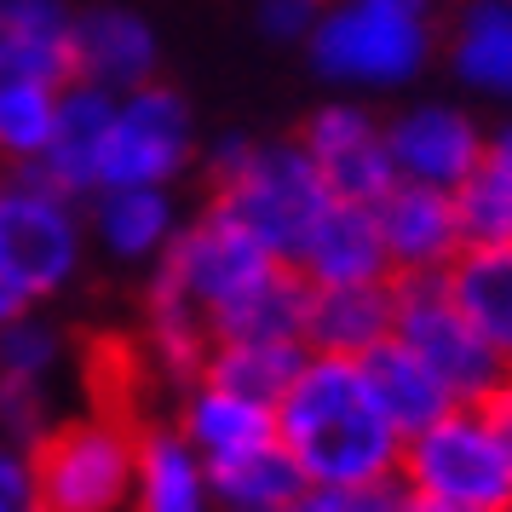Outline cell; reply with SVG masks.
<instances>
[{"instance_id":"obj_15","label":"cell","mask_w":512,"mask_h":512,"mask_svg":"<svg viewBox=\"0 0 512 512\" xmlns=\"http://www.w3.org/2000/svg\"><path fill=\"white\" fill-rule=\"evenodd\" d=\"M311 288H334V282H392L386 265V242L374 225V202H346L334 196L323 219L305 231V242L288 259Z\"/></svg>"},{"instance_id":"obj_6","label":"cell","mask_w":512,"mask_h":512,"mask_svg":"<svg viewBox=\"0 0 512 512\" xmlns=\"http://www.w3.org/2000/svg\"><path fill=\"white\" fill-rule=\"evenodd\" d=\"M133 449L139 426L110 409L52 420L29 443V478L41 512H121L133 495Z\"/></svg>"},{"instance_id":"obj_14","label":"cell","mask_w":512,"mask_h":512,"mask_svg":"<svg viewBox=\"0 0 512 512\" xmlns=\"http://www.w3.org/2000/svg\"><path fill=\"white\" fill-rule=\"evenodd\" d=\"M156 64H162V41L133 6H87L70 18V81L133 93L156 81Z\"/></svg>"},{"instance_id":"obj_22","label":"cell","mask_w":512,"mask_h":512,"mask_svg":"<svg viewBox=\"0 0 512 512\" xmlns=\"http://www.w3.org/2000/svg\"><path fill=\"white\" fill-rule=\"evenodd\" d=\"M70 0H0V75L70 81Z\"/></svg>"},{"instance_id":"obj_23","label":"cell","mask_w":512,"mask_h":512,"mask_svg":"<svg viewBox=\"0 0 512 512\" xmlns=\"http://www.w3.org/2000/svg\"><path fill=\"white\" fill-rule=\"evenodd\" d=\"M363 374H369L380 409L392 415V426L403 432V438H409V432H420V426H432L443 409H455L449 386H443L438 374L426 369V363H420L403 340H380V346L363 357Z\"/></svg>"},{"instance_id":"obj_36","label":"cell","mask_w":512,"mask_h":512,"mask_svg":"<svg viewBox=\"0 0 512 512\" xmlns=\"http://www.w3.org/2000/svg\"><path fill=\"white\" fill-rule=\"evenodd\" d=\"M507 392H512V380H507Z\"/></svg>"},{"instance_id":"obj_21","label":"cell","mask_w":512,"mask_h":512,"mask_svg":"<svg viewBox=\"0 0 512 512\" xmlns=\"http://www.w3.org/2000/svg\"><path fill=\"white\" fill-rule=\"evenodd\" d=\"M449 70L472 98L512 104V0H466L449 41Z\"/></svg>"},{"instance_id":"obj_26","label":"cell","mask_w":512,"mask_h":512,"mask_svg":"<svg viewBox=\"0 0 512 512\" xmlns=\"http://www.w3.org/2000/svg\"><path fill=\"white\" fill-rule=\"evenodd\" d=\"M64 81H29V75H0V162L35 167L52 139Z\"/></svg>"},{"instance_id":"obj_4","label":"cell","mask_w":512,"mask_h":512,"mask_svg":"<svg viewBox=\"0 0 512 512\" xmlns=\"http://www.w3.org/2000/svg\"><path fill=\"white\" fill-rule=\"evenodd\" d=\"M282 271H288V259L271 254L236 213H225L213 202V208L190 213L179 225L167 254L150 265V282L179 294L208 323V334H225Z\"/></svg>"},{"instance_id":"obj_28","label":"cell","mask_w":512,"mask_h":512,"mask_svg":"<svg viewBox=\"0 0 512 512\" xmlns=\"http://www.w3.org/2000/svg\"><path fill=\"white\" fill-rule=\"evenodd\" d=\"M208 478H213L219 512H288L294 495L305 489L300 472H294V461L282 455V443L259 449V455H248V461L219 466V472H208Z\"/></svg>"},{"instance_id":"obj_11","label":"cell","mask_w":512,"mask_h":512,"mask_svg":"<svg viewBox=\"0 0 512 512\" xmlns=\"http://www.w3.org/2000/svg\"><path fill=\"white\" fill-rule=\"evenodd\" d=\"M484 133L489 127H478L466 104L426 98V104H409L386 121V156H392V173L409 185L461 190L484 156Z\"/></svg>"},{"instance_id":"obj_7","label":"cell","mask_w":512,"mask_h":512,"mask_svg":"<svg viewBox=\"0 0 512 512\" xmlns=\"http://www.w3.org/2000/svg\"><path fill=\"white\" fill-rule=\"evenodd\" d=\"M392 340L415 351L438 374L455 403H484L512 380L507 357L472 328L443 277H397L392 282Z\"/></svg>"},{"instance_id":"obj_34","label":"cell","mask_w":512,"mask_h":512,"mask_svg":"<svg viewBox=\"0 0 512 512\" xmlns=\"http://www.w3.org/2000/svg\"><path fill=\"white\" fill-rule=\"evenodd\" d=\"M29 305H35V300L24 294V282H18L12 271H6V265H0V328L12 323V317H24Z\"/></svg>"},{"instance_id":"obj_30","label":"cell","mask_w":512,"mask_h":512,"mask_svg":"<svg viewBox=\"0 0 512 512\" xmlns=\"http://www.w3.org/2000/svg\"><path fill=\"white\" fill-rule=\"evenodd\" d=\"M288 512H403V484H305Z\"/></svg>"},{"instance_id":"obj_10","label":"cell","mask_w":512,"mask_h":512,"mask_svg":"<svg viewBox=\"0 0 512 512\" xmlns=\"http://www.w3.org/2000/svg\"><path fill=\"white\" fill-rule=\"evenodd\" d=\"M374 225H380V242H386L392 282L397 277H443L449 259L466 248L461 202H455V190H438V185L392 179L374 196Z\"/></svg>"},{"instance_id":"obj_25","label":"cell","mask_w":512,"mask_h":512,"mask_svg":"<svg viewBox=\"0 0 512 512\" xmlns=\"http://www.w3.org/2000/svg\"><path fill=\"white\" fill-rule=\"evenodd\" d=\"M208 346H213L208 323H202L179 294H167V288L150 282V294H144V351H150V363H156L167 380L190 386V380L202 374V363H208Z\"/></svg>"},{"instance_id":"obj_1","label":"cell","mask_w":512,"mask_h":512,"mask_svg":"<svg viewBox=\"0 0 512 512\" xmlns=\"http://www.w3.org/2000/svg\"><path fill=\"white\" fill-rule=\"evenodd\" d=\"M277 443L300 484H380L397 478L403 432L380 409L363 357L305 351L277 397Z\"/></svg>"},{"instance_id":"obj_20","label":"cell","mask_w":512,"mask_h":512,"mask_svg":"<svg viewBox=\"0 0 512 512\" xmlns=\"http://www.w3.org/2000/svg\"><path fill=\"white\" fill-rule=\"evenodd\" d=\"M449 294L472 328L507 357L512 369V236H466V248L449 259Z\"/></svg>"},{"instance_id":"obj_27","label":"cell","mask_w":512,"mask_h":512,"mask_svg":"<svg viewBox=\"0 0 512 512\" xmlns=\"http://www.w3.org/2000/svg\"><path fill=\"white\" fill-rule=\"evenodd\" d=\"M466 236H512V121L484 133V156L455 190Z\"/></svg>"},{"instance_id":"obj_33","label":"cell","mask_w":512,"mask_h":512,"mask_svg":"<svg viewBox=\"0 0 512 512\" xmlns=\"http://www.w3.org/2000/svg\"><path fill=\"white\" fill-rule=\"evenodd\" d=\"M0 512H41L35 478H29V449L0 438Z\"/></svg>"},{"instance_id":"obj_5","label":"cell","mask_w":512,"mask_h":512,"mask_svg":"<svg viewBox=\"0 0 512 512\" xmlns=\"http://www.w3.org/2000/svg\"><path fill=\"white\" fill-rule=\"evenodd\" d=\"M397 484L409 495L455 501L466 512H512V443L489 409V397L455 403L432 426L409 432Z\"/></svg>"},{"instance_id":"obj_19","label":"cell","mask_w":512,"mask_h":512,"mask_svg":"<svg viewBox=\"0 0 512 512\" xmlns=\"http://www.w3.org/2000/svg\"><path fill=\"white\" fill-rule=\"evenodd\" d=\"M127 507L133 512H219L208 466L196 461V449L173 426H139Z\"/></svg>"},{"instance_id":"obj_9","label":"cell","mask_w":512,"mask_h":512,"mask_svg":"<svg viewBox=\"0 0 512 512\" xmlns=\"http://www.w3.org/2000/svg\"><path fill=\"white\" fill-rule=\"evenodd\" d=\"M196 162V116L179 87L144 81L116 93L110 133L98 150V190L104 185H179Z\"/></svg>"},{"instance_id":"obj_35","label":"cell","mask_w":512,"mask_h":512,"mask_svg":"<svg viewBox=\"0 0 512 512\" xmlns=\"http://www.w3.org/2000/svg\"><path fill=\"white\" fill-rule=\"evenodd\" d=\"M403 512H466V507H455V501H432V495H409V489H403Z\"/></svg>"},{"instance_id":"obj_32","label":"cell","mask_w":512,"mask_h":512,"mask_svg":"<svg viewBox=\"0 0 512 512\" xmlns=\"http://www.w3.org/2000/svg\"><path fill=\"white\" fill-rule=\"evenodd\" d=\"M328 0H254V24L265 41H311Z\"/></svg>"},{"instance_id":"obj_16","label":"cell","mask_w":512,"mask_h":512,"mask_svg":"<svg viewBox=\"0 0 512 512\" xmlns=\"http://www.w3.org/2000/svg\"><path fill=\"white\" fill-rule=\"evenodd\" d=\"M87 202H93L87 236L116 265H156L185 225V208H179L173 185H104Z\"/></svg>"},{"instance_id":"obj_12","label":"cell","mask_w":512,"mask_h":512,"mask_svg":"<svg viewBox=\"0 0 512 512\" xmlns=\"http://www.w3.org/2000/svg\"><path fill=\"white\" fill-rule=\"evenodd\" d=\"M305 156L317 162L323 185L346 202H374L392 185V156H386V121L357 98H334L323 110H311L300 127Z\"/></svg>"},{"instance_id":"obj_13","label":"cell","mask_w":512,"mask_h":512,"mask_svg":"<svg viewBox=\"0 0 512 512\" xmlns=\"http://www.w3.org/2000/svg\"><path fill=\"white\" fill-rule=\"evenodd\" d=\"M173 432L196 449V461L219 472L231 461H248L259 449L277 443V403L265 397H248L236 386H219L208 374H196L185 392H179V420Z\"/></svg>"},{"instance_id":"obj_2","label":"cell","mask_w":512,"mask_h":512,"mask_svg":"<svg viewBox=\"0 0 512 512\" xmlns=\"http://www.w3.org/2000/svg\"><path fill=\"white\" fill-rule=\"evenodd\" d=\"M213 173V202L236 213L248 231L271 248V254L294 259L305 231L323 219L334 190L323 185L317 162L305 156L300 139H248V133H225L208 150Z\"/></svg>"},{"instance_id":"obj_18","label":"cell","mask_w":512,"mask_h":512,"mask_svg":"<svg viewBox=\"0 0 512 512\" xmlns=\"http://www.w3.org/2000/svg\"><path fill=\"white\" fill-rule=\"evenodd\" d=\"M380 340H392V282H334L305 294V351L369 357Z\"/></svg>"},{"instance_id":"obj_29","label":"cell","mask_w":512,"mask_h":512,"mask_svg":"<svg viewBox=\"0 0 512 512\" xmlns=\"http://www.w3.org/2000/svg\"><path fill=\"white\" fill-rule=\"evenodd\" d=\"M58 369H64V334H58L47 317H35V305L0 328V380H35V386H52Z\"/></svg>"},{"instance_id":"obj_3","label":"cell","mask_w":512,"mask_h":512,"mask_svg":"<svg viewBox=\"0 0 512 512\" xmlns=\"http://www.w3.org/2000/svg\"><path fill=\"white\" fill-rule=\"evenodd\" d=\"M305 47L317 75L334 87H409L438 47V0H328Z\"/></svg>"},{"instance_id":"obj_24","label":"cell","mask_w":512,"mask_h":512,"mask_svg":"<svg viewBox=\"0 0 512 512\" xmlns=\"http://www.w3.org/2000/svg\"><path fill=\"white\" fill-rule=\"evenodd\" d=\"M305 363V340H259V334H236V340H213L202 374L219 386H236L248 397L277 403L282 386L294 380V369Z\"/></svg>"},{"instance_id":"obj_17","label":"cell","mask_w":512,"mask_h":512,"mask_svg":"<svg viewBox=\"0 0 512 512\" xmlns=\"http://www.w3.org/2000/svg\"><path fill=\"white\" fill-rule=\"evenodd\" d=\"M110 110H116V93L87 87V81H64L52 139L29 173H41L47 185H58L75 202H87L98 190V150H104V133H110Z\"/></svg>"},{"instance_id":"obj_8","label":"cell","mask_w":512,"mask_h":512,"mask_svg":"<svg viewBox=\"0 0 512 512\" xmlns=\"http://www.w3.org/2000/svg\"><path fill=\"white\" fill-rule=\"evenodd\" d=\"M81 259H87V213L75 196L29 167H18V179H0V265L24 282L29 300L41 305L64 294Z\"/></svg>"},{"instance_id":"obj_31","label":"cell","mask_w":512,"mask_h":512,"mask_svg":"<svg viewBox=\"0 0 512 512\" xmlns=\"http://www.w3.org/2000/svg\"><path fill=\"white\" fill-rule=\"evenodd\" d=\"M52 426V386L35 380H0V438L29 449Z\"/></svg>"}]
</instances>
